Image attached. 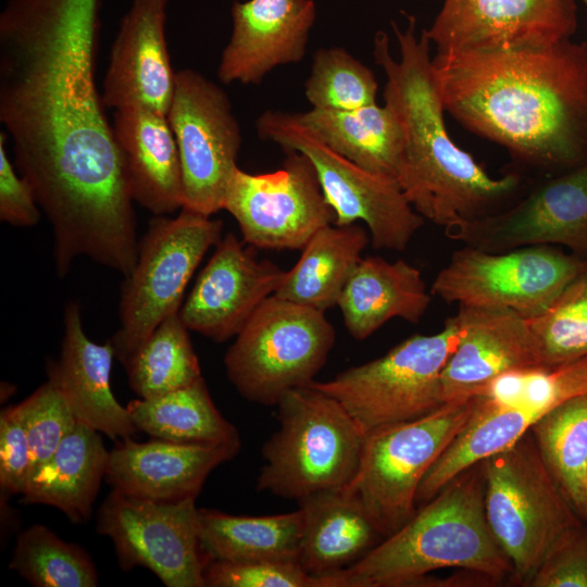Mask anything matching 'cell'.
Returning <instances> with one entry per match:
<instances>
[{
	"label": "cell",
	"mask_w": 587,
	"mask_h": 587,
	"mask_svg": "<svg viewBox=\"0 0 587 587\" xmlns=\"http://www.w3.org/2000/svg\"><path fill=\"white\" fill-rule=\"evenodd\" d=\"M100 0H8L0 14V122L53 229L57 270L137 253L134 200L95 80Z\"/></svg>",
	"instance_id": "6da1fadb"
},
{
	"label": "cell",
	"mask_w": 587,
	"mask_h": 587,
	"mask_svg": "<svg viewBox=\"0 0 587 587\" xmlns=\"http://www.w3.org/2000/svg\"><path fill=\"white\" fill-rule=\"evenodd\" d=\"M446 112L535 178L587 163V43L435 54Z\"/></svg>",
	"instance_id": "7a4b0ae2"
},
{
	"label": "cell",
	"mask_w": 587,
	"mask_h": 587,
	"mask_svg": "<svg viewBox=\"0 0 587 587\" xmlns=\"http://www.w3.org/2000/svg\"><path fill=\"white\" fill-rule=\"evenodd\" d=\"M401 29L395 22L399 45L395 59L385 32L374 37L373 55L386 76L385 104L397 116L404 139L403 165L398 184L412 208L445 229L497 214L520 200L536 180L510 167L494 178L451 139L437 85L430 40L409 15Z\"/></svg>",
	"instance_id": "3957f363"
},
{
	"label": "cell",
	"mask_w": 587,
	"mask_h": 587,
	"mask_svg": "<svg viewBox=\"0 0 587 587\" xmlns=\"http://www.w3.org/2000/svg\"><path fill=\"white\" fill-rule=\"evenodd\" d=\"M483 573L502 583L513 567L484 508L483 462L452 479L397 532L351 566L321 577L324 587H414L440 569Z\"/></svg>",
	"instance_id": "277c9868"
},
{
	"label": "cell",
	"mask_w": 587,
	"mask_h": 587,
	"mask_svg": "<svg viewBox=\"0 0 587 587\" xmlns=\"http://www.w3.org/2000/svg\"><path fill=\"white\" fill-rule=\"evenodd\" d=\"M276 405L279 427L262 447L257 490L298 502L346 487L365 437L347 410L311 384L287 391Z\"/></svg>",
	"instance_id": "5b68a950"
},
{
	"label": "cell",
	"mask_w": 587,
	"mask_h": 587,
	"mask_svg": "<svg viewBox=\"0 0 587 587\" xmlns=\"http://www.w3.org/2000/svg\"><path fill=\"white\" fill-rule=\"evenodd\" d=\"M477 404V396L446 402L423 417L365 433L358 470L342 490L359 503L383 538L414 515L423 478Z\"/></svg>",
	"instance_id": "8992f818"
},
{
	"label": "cell",
	"mask_w": 587,
	"mask_h": 587,
	"mask_svg": "<svg viewBox=\"0 0 587 587\" xmlns=\"http://www.w3.org/2000/svg\"><path fill=\"white\" fill-rule=\"evenodd\" d=\"M483 471L488 526L513 579L526 586L558 537L584 520L545 466L530 430L483 461Z\"/></svg>",
	"instance_id": "52a82bcc"
},
{
	"label": "cell",
	"mask_w": 587,
	"mask_h": 587,
	"mask_svg": "<svg viewBox=\"0 0 587 587\" xmlns=\"http://www.w3.org/2000/svg\"><path fill=\"white\" fill-rule=\"evenodd\" d=\"M335 340L336 332L324 311L274 294L228 348L226 374L248 401L276 405L287 391L314 382Z\"/></svg>",
	"instance_id": "ba28073f"
},
{
	"label": "cell",
	"mask_w": 587,
	"mask_h": 587,
	"mask_svg": "<svg viewBox=\"0 0 587 587\" xmlns=\"http://www.w3.org/2000/svg\"><path fill=\"white\" fill-rule=\"evenodd\" d=\"M221 220L182 208L154 216L122 286L120 328L111 342L124 366L153 330L179 312L186 287L207 251L222 238Z\"/></svg>",
	"instance_id": "9c48e42d"
},
{
	"label": "cell",
	"mask_w": 587,
	"mask_h": 587,
	"mask_svg": "<svg viewBox=\"0 0 587 587\" xmlns=\"http://www.w3.org/2000/svg\"><path fill=\"white\" fill-rule=\"evenodd\" d=\"M255 126L260 138L310 160L335 213V225L362 221L374 248L394 251H403L423 226L424 218L396 180L369 172L332 149L297 114L267 110Z\"/></svg>",
	"instance_id": "30bf717a"
},
{
	"label": "cell",
	"mask_w": 587,
	"mask_h": 587,
	"mask_svg": "<svg viewBox=\"0 0 587 587\" xmlns=\"http://www.w3.org/2000/svg\"><path fill=\"white\" fill-rule=\"evenodd\" d=\"M457 341L452 316L439 333L413 335L375 360L311 385L336 399L364 433L420 419L445 404L441 372Z\"/></svg>",
	"instance_id": "8fae6325"
},
{
	"label": "cell",
	"mask_w": 587,
	"mask_h": 587,
	"mask_svg": "<svg viewBox=\"0 0 587 587\" xmlns=\"http://www.w3.org/2000/svg\"><path fill=\"white\" fill-rule=\"evenodd\" d=\"M587 266V257L553 245L502 252L464 246L455 250L430 286L447 303L512 310L525 319L544 312Z\"/></svg>",
	"instance_id": "7c38bea8"
},
{
	"label": "cell",
	"mask_w": 587,
	"mask_h": 587,
	"mask_svg": "<svg viewBox=\"0 0 587 587\" xmlns=\"http://www.w3.org/2000/svg\"><path fill=\"white\" fill-rule=\"evenodd\" d=\"M96 529L111 539L120 567L150 570L167 587H205L211 561L202 548L196 499L163 502L112 489Z\"/></svg>",
	"instance_id": "4fadbf2b"
},
{
	"label": "cell",
	"mask_w": 587,
	"mask_h": 587,
	"mask_svg": "<svg viewBox=\"0 0 587 587\" xmlns=\"http://www.w3.org/2000/svg\"><path fill=\"white\" fill-rule=\"evenodd\" d=\"M182 165L183 208L211 216L223 209L237 167L240 126L224 90L201 73L176 72L167 112Z\"/></svg>",
	"instance_id": "5bb4252c"
},
{
	"label": "cell",
	"mask_w": 587,
	"mask_h": 587,
	"mask_svg": "<svg viewBox=\"0 0 587 587\" xmlns=\"http://www.w3.org/2000/svg\"><path fill=\"white\" fill-rule=\"evenodd\" d=\"M280 168L263 174L234 170L223 201L245 242L263 249L302 250L323 227L335 223L310 160L286 151Z\"/></svg>",
	"instance_id": "9a60e30c"
},
{
	"label": "cell",
	"mask_w": 587,
	"mask_h": 587,
	"mask_svg": "<svg viewBox=\"0 0 587 587\" xmlns=\"http://www.w3.org/2000/svg\"><path fill=\"white\" fill-rule=\"evenodd\" d=\"M576 0H444L425 29L436 54L545 49L571 40Z\"/></svg>",
	"instance_id": "2e32d148"
},
{
	"label": "cell",
	"mask_w": 587,
	"mask_h": 587,
	"mask_svg": "<svg viewBox=\"0 0 587 587\" xmlns=\"http://www.w3.org/2000/svg\"><path fill=\"white\" fill-rule=\"evenodd\" d=\"M464 246L502 252L533 245H561L587 257V163L536 179L513 205L445 229Z\"/></svg>",
	"instance_id": "e0dca14e"
},
{
	"label": "cell",
	"mask_w": 587,
	"mask_h": 587,
	"mask_svg": "<svg viewBox=\"0 0 587 587\" xmlns=\"http://www.w3.org/2000/svg\"><path fill=\"white\" fill-rule=\"evenodd\" d=\"M285 274L275 263L257 260L236 235L227 233L199 273L179 316L189 330L226 341L276 292Z\"/></svg>",
	"instance_id": "ac0fdd59"
},
{
	"label": "cell",
	"mask_w": 587,
	"mask_h": 587,
	"mask_svg": "<svg viewBox=\"0 0 587 587\" xmlns=\"http://www.w3.org/2000/svg\"><path fill=\"white\" fill-rule=\"evenodd\" d=\"M168 0H133L111 47L102 86L105 108L141 107L167 115L175 89L165 36Z\"/></svg>",
	"instance_id": "d6986e66"
},
{
	"label": "cell",
	"mask_w": 587,
	"mask_h": 587,
	"mask_svg": "<svg viewBox=\"0 0 587 587\" xmlns=\"http://www.w3.org/2000/svg\"><path fill=\"white\" fill-rule=\"evenodd\" d=\"M458 341L441 372L445 403L479 394L499 375L542 366L527 320L498 308L458 304Z\"/></svg>",
	"instance_id": "ffe728a7"
},
{
	"label": "cell",
	"mask_w": 587,
	"mask_h": 587,
	"mask_svg": "<svg viewBox=\"0 0 587 587\" xmlns=\"http://www.w3.org/2000/svg\"><path fill=\"white\" fill-rule=\"evenodd\" d=\"M315 17L313 0L235 1L218 79L224 84H260L273 68L301 61Z\"/></svg>",
	"instance_id": "44dd1931"
},
{
	"label": "cell",
	"mask_w": 587,
	"mask_h": 587,
	"mask_svg": "<svg viewBox=\"0 0 587 587\" xmlns=\"http://www.w3.org/2000/svg\"><path fill=\"white\" fill-rule=\"evenodd\" d=\"M241 447H200L153 438L120 439L109 453L105 479L112 489L163 502L197 499L209 474Z\"/></svg>",
	"instance_id": "7402d4cb"
},
{
	"label": "cell",
	"mask_w": 587,
	"mask_h": 587,
	"mask_svg": "<svg viewBox=\"0 0 587 587\" xmlns=\"http://www.w3.org/2000/svg\"><path fill=\"white\" fill-rule=\"evenodd\" d=\"M63 322L60 358L48 364V378L61 388L79 423L114 440L132 437L138 429L111 388V339L101 345L87 337L76 302L66 303Z\"/></svg>",
	"instance_id": "603a6c76"
},
{
	"label": "cell",
	"mask_w": 587,
	"mask_h": 587,
	"mask_svg": "<svg viewBox=\"0 0 587 587\" xmlns=\"http://www.w3.org/2000/svg\"><path fill=\"white\" fill-rule=\"evenodd\" d=\"M112 126L134 202L155 216L182 209V165L167 116L141 107L124 108L114 111Z\"/></svg>",
	"instance_id": "cb8c5ba5"
},
{
	"label": "cell",
	"mask_w": 587,
	"mask_h": 587,
	"mask_svg": "<svg viewBox=\"0 0 587 587\" xmlns=\"http://www.w3.org/2000/svg\"><path fill=\"white\" fill-rule=\"evenodd\" d=\"M432 300L417 267L404 260L362 257L337 305L348 333L364 340L392 319L417 324Z\"/></svg>",
	"instance_id": "d4e9b609"
},
{
	"label": "cell",
	"mask_w": 587,
	"mask_h": 587,
	"mask_svg": "<svg viewBox=\"0 0 587 587\" xmlns=\"http://www.w3.org/2000/svg\"><path fill=\"white\" fill-rule=\"evenodd\" d=\"M100 434L78 422L30 474L20 502L53 507L75 524L87 522L109 461Z\"/></svg>",
	"instance_id": "484cf974"
},
{
	"label": "cell",
	"mask_w": 587,
	"mask_h": 587,
	"mask_svg": "<svg viewBox=\"0 0 587 587\" xmlns=\"http://www.w3.org/2000/svg\"><path fill=\"white\" fill-rule=\"evenodd\" d=\"M298 504L304 513V527L297 562L312 576L325 577L351 566L382 537L342 489L312 495Z\"/></svg>",
	"instance_id": "4316f807"
},
{
	"label": "cell",
	"mask_w": 587,
	"mask_h": 587,
	"mask_svg": "<svg viewBox=\"0 0 587 587\" xmlns=\"http://www.w3.org/2000/svg\"><path fill=\"white\" fill-rule=\"evenodd\" d=\"M297 115L332 149L364 170L398 183L404 139L389 107L375 102L353 111L311 109Z\"/></svg>",
	"instance_id": "83f0119b"
},
{
	"label": "cell",
	"mask_w": 587,
	"mask_h": 587,
	"mask_svg": "<svg viewBox=\"0 0 587 587\" xmlns=\"http://www.w3.org/2000/svg\"><path fill=\"white\" fill-rule=\"evenodd\" d=\"M370 241V234L358 223L323 227L302 248L298 262L286 271L275 295L324 312L337 305Z\"/></svg>",
	"instance_id": "f1b7e54d"
},
{
	"label": "cell",
	"mask_w": 587,
	"mask_h": 587,
	"mask_svg": "<svg viewBox=\"0 0 587 587\" xmlns=\"http://www.w3.org/2000/svg\"><path fill=\"white\" fill-rule=\"evenodd\" d=\"M476 396L478 404L473 416L423 478L416 504L426 503L461 473L514 445L542 415L524 405Z\"/></svg>",
	"instance_id": "f546056e"
},
{
	"label": "cell",
	"mask_w": 587,
	"mask_h": 587,
	"mask_svg": "<svg viewBox=\"0 0 587 587\" xmlns=\"http://www.w3.org/2000/svg\"><path fill=\"white\" fill-rule=\"evenodd\" d=\"M199 527L202 548L211 560L297 562L304 513L299 507L262 516L199 509Z\"/></svg>",
	"instance_id": "4dcf8cb0"
},
{
	"label": "cell",
	"mask_w": 587,
	"mask_h": 587,
	"mask_svg": "<svg viewBox=\"0 0 587 587\" xmlns=\"http://www.w3.org/2000/svg\"><path fill=\"white\" fill-rule=\"evenodd\" d=\"M126 408L137 429L153 438L200 447H241L238 430L217 410L203 377L157 398L132 400Z\"/></svg>",
	"instance_id": "1f68e13d"
},
{
	"label": "cell",
	"mask_w": 587,
	"mask_h": 587,
	"mask_svg": "<svg viewBox=\"0 0 587 587\" xmlns=\"http://www.w3.org/2000/svg\"><path fill=\"white\" fill-rule=\"evenodd\" d=\"M540 458L582 520L587 517V395L572 398L530 427Z\"/></svg>",
	"instance_id": "d6a6232c"
},
{
	"label": "cell",
	"mask_w": 587,
	"mask_h": 587,
	"mask_svg": "<svg viewBox=\"0 0 587 587\" xmlns=\"http://www.w3.org/2000/svg\"><path fill=\"white\" fill-rule=\"evenodd\" d=\"M188 332L179 312L170 315L124 365L139 398H157L202 377Z\"/></svg>",
	"instance_id": "836d02e7"
},
{
	"label": "cell",
	"mask_w": 587,
	"mask_h": 587,
	"mask_svg": "<svg viewBox=\"0 0 587 587\" xmlns=\"http://www.w3.org/2000/svg\"><path fill=\"white\" fill-rule=\"evenodd\" d=\"M9 567L36 587L98 585V572L88 552L40 524L17 535Z\"/></svg>",
	"instance_id": "e575fe53"
},
{
	"label": "cell",
	"mask_w": 587,
	"mask_h": 587,
	"mask_svg": "<svg viewBox=\"0 0 587 587\" xmlns=\"http://www.w3.org/2000/svg\"><path fill=\"white\" fill-rule=\"evenodd\" d=\"M526 320L542 366L587 357V266L544 312Z\"/></svg>",
	"instance_id": "d590c367"
},
{
	"label": "cell",
	"mask_w": 587,
	"mask_h": 587,
	"mask_svg": "<svg viewBox=\"0 0 587 587\" xmlns=\"http://www.w3.org/2000/svg\"><path fill=\"white\" fill-rule=\"evenodd\" d=\"M304 88L312 109L353 111L376 102L378 85L366 65L347 50L333 47L314 53Z\"/></svg>",
	"instance_id": "8d00e7d4"
},
{
	"label": "cell",
	"mask_w": 587,
	"mask_h": 587,
	"mask_svg": "<svg viewBox=\"0 0 587 587\" xmlns=\"http://www.w3.org/2000/svg\"><path fill=\"white\" fill-rule=\"evenodd\" d=\"M17 407L29 442L32 474L53 454L78 421L65 395L51 378Z\"/></svg>",
	"instance_id": "74e56055"
},
{
	"label": "cell",
	"mask_w": 587,
	"mask_h": 587,
	"mask_svg": "<svg viewBox=\"0 0 587 587\" xmlns=\"http://www.w3.org/2000/svg\"><path fill=\"white\" fill-rule=\"evenodd\" d=\"M205 587H324L298 562L211 560L204 570Z\"/></svg>",
	"instance_id": "f35d334b"
},
{
	"label": "cell",
	"mask_w": 587,
	"mask_h": 587,
	"mask_svg": "<svg viewBox=\"0 0 587 587\" xmlns=\"http://www.w3.org/2000/svg\"><path fill=\"white\" fill-rule=\"evenodd\" d=\"M584 395H587V357L552 367L524 369L519 404L544 414Z\"/></svg>",
	"instance_id": "ab89813d"
},
{
	"label": "cell",
	"mask_w": 587,
	"mask_h": 587,
	"mask_svg": "<svg viewBox=\"0 0 587 587\" xmlns=\"http://www.w3.org/2000/svg\"><path fill=\"white\" fill-rule=\"evenodd\" d=\"M526 586L587 587V522L558 537Z\"/></svg>",
	"instance_id": "60d3db41"
},
{
	"label": "cell",
	"mask_w": 587,
	"mask_h": 587,
	"mask_svg": "<svg viewBox=\"0 0 587 587\" xmlns=\"http://www.w3.org/2000/svg\"><path fill=\"white\" fill-rule=\"evenodd\" d=\"M32 471L28 438L17 404L0 413V487L2 495H22Z\"/></svg>",
	"instance_id": "b9f144b4"
},
{
	"label": "cell",
	"mask_w": 587,
	"mask_h": 587,
	"mask_svg": "<svg viewBox=\"0 0 587 587\" xmlns=\"http://www.w3.org/2000/svg\"><path fill=\"white\" fill-rule=\"evenodd\" d=\"M8 138L0 133V220L17 227L35 226L40 218L36 193L10 160Z\"/></svg>",
	"instance_id": "7bdbcfd3"
},
{
	"label": "cell",
	"mask_w": 587,
	"mask_h": 587,
	"mask_svg": "<svg viewBox=\"0 0 587 587\" xmlns=\"http://www.w3.org/2000/svg\"><path fill=\"white\" fill-rule=\"evenodd\" d=\"M585 4L587 5V0H584Z\"/></svg>",
	"instance_id": "ee69618b"
},
{
	"label": "cell",
	"mask_w": 587,
	"mask_h": 587,
	"mask_svg": "<svg viewBox=\"0 0 587 587\" xmlns=\"http://www.w3.org/2000/svg\"><path fill=\"white\" fill-rule=\"evenodd\" d=\"M586 522H587V517H586Z\"/></svg>",
	"instance_id": "f6af8a7d"
}]
</instances>
